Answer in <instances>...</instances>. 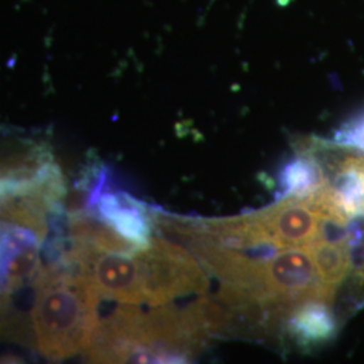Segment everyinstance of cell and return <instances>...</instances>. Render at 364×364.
Listing matches in <instances>:
<instances>
[{"label": "cell", "instance_id": "obj_1", "mask_svg": "<svg viewBox=\"0 0 364 364\" xmlns=\"http://www.w3.org/2000/svg\"><path fill=\"white\" fill-rule=\"evenodd\" d=\"M33 291L30 317L36 350L53 362L82 353L100 317L102 297L91 282L63 263L49 260Z\"/></svg>", "mask_w": 364, "mask_h": 364}, {"label": "cell", "instance_id": "obj_2", "mask_svg": "<svg viewBox=\"0 0 364 364\" xmlns=\"http://www.w3.org/2000/svg\"><path fill=\"white\" fill-rule=\"evenodd\" d=\"M144 302L158 306L188 294H205L208 277L186 248L154 235L150 245L136 251Z\"/></svg>", "mask_w": 364, "mask_h": 364}, {"label": "cell", "instance_id": "obj_3", "mask_svg": "<svg viewBox=\"0 0 364 364\" xmlns=\"http://www.w3.org/2000/svg\"><path fill=\"white\" fill-rule=\"evenodd\" d=\"M42 242L33 231L0 225V291L14 294L33 287L42 269Z\"/></svg>", "mask_w": 364, "mask_h": 364}, {"label": "cell", "instance_id": "obj_4", "mask_svg": "<svg viewBox=\"0 0 364 364\" xmlns=\"http://www.w3.org/2000/svg\"><path fill=\"white\" fill-rule=\"evenodd\" d=\"M255 215L279 248L306 247L318 237V212L309 198L287 197Z\"/></svg>", "mask_w": 364, "mask_h": 364}, {"label": "cell", "instance_id": "obj_5", "mask_svg": "<svg viewBox=\"0 0 364 364\" xmlns=\"http://www.w3.org/2000/svg\"><path fill=\"white\" fill-rule=\"evenodd\" d=\"M107 185L108 182L87 212L96 215L139 250L147 247L154 236L150 208L126 192L107 189Z\"/></svg>", "mask_w": 364, "mask_h": 364}, {"label": "cell", "instance_id": "obj_6", "mask_svg": "<svg viewBox=\"0 0 364 364\" xmlns=\"http://www.w3.org/2000/svg\"><path fill=\"white\" fill-rule=\"evenodd\" d=\"M284 326L299 348L313 350L336 338L340 326L333 305L312 299L294 305L287 313Z\"/></svg>", "mask_w": 364, "mask_h": 364}, {"label": "cell", "instance_id": "obj_7", "mask_svg": "<svg viewBox=\"0 0 364 364\" xmlns=\"http://www.w3.org/2000/svg\"><path fill=\"white\" fill-rule=\"evenodd\" d=\"M281 189L285 197L308 198L317 193L326 182V170L317 154L301 151L281 170Z\"/></svg>", "mask_w": 364, "mask_h": 364}, {"label": "cell", "instance_id": "obj_8", "mask_svg": "<svg viewBox=\"0 0 364 364\" xmlns=\"http://www.w3.org/2000/svg\"><path fill=\"white\" fill-rule=\"evenodd\" d=\"M311 255L321 284L333 294L352 275L351 255L343 245L316 239L304 247Z\"/></svg>", "mask_w": 364, "mask_h": 364}, {"label": "cell", "instance_id": "obj_9", "mask_svg": "<svg viewBox=\"0 0 364 364\" xmlns=\"http://www.w3.org/2000/svg\"><path fill=\"white\" fill-rule=\"evenodd\" d=\"M332 142L341 147L364 151V109L338 127Z\"/></svg>", "mask_w": 364, "mask_h": 364}]
</instances>
